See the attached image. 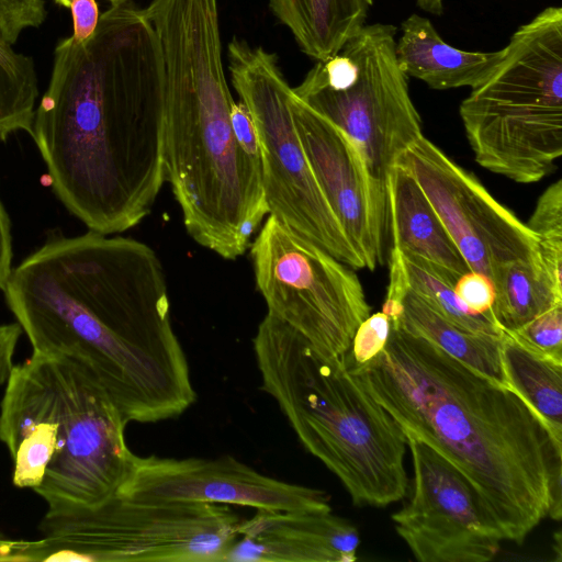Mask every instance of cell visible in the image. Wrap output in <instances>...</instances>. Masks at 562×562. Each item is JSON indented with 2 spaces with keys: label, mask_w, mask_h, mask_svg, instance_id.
<instances>
[{
  "label": "cell",
  "mask_w": 562,
  "mask_h": 562,
  "mask_svg": "<svg viewBox=\"0 0 562 562\" xmlns=\"http://www.w3.org/2000/svg\"><path fill=\"white\" fill-rule=\"evenodd\" d=\"M3 292L33 351L82 361L126 420L176 418L195 402L148 245L92 231L52 234L12 269Z\"/></svg>",
  "instance_id": "6da1fadb"
},
{
  "label": "cell",
  "mask_w": 562,
  "mask_h": 562,
  "mask_svg": "<svg viewBox=\"0 0 562 562\" xmlns=\"http://www.w3.org/2000/svg\"><path fill=\"white\" fill-rule=\"evenodd\" d=\"M32 135L50 187L90 231L111 235L147 216L166 181L156 34L128 1L93 34L60 40Z\"/></svg>",
  "instance_id": "7a4b0ae2"
},
{
  "label": "cell",
  "mask_w": 562,
  "mask_h": 562,
  "mask_svg": "<svg viewBox=\"0 0 562 562\" xmlns=\"http://www.w3.org/2000/svg\"><path fill=\"white\" fill-rule=\"evenodd\" d=\"M350 370L409 434L471 484L503 540L562 516V440L513 389L391 325L383 350Z\"/></svg>",
  "instance_id": "3957f363"
},
{
  "label": "cell",
  "mask_w": 562,
  "mask_h": 562,
  "mask_svg": "<svg viewBox=\"0 0 562 562\" xmlns=\"http://www.w3.org/2000/svg\"><path fill=\"white\" fill-rule=\"evenodd\" d=\"M164 101L165 175L189 235L234 260L269 214L261 164L236 140L217 0H151Z\"/></svg>",
  "instance_id": "277c9868"
},
{
  "label": "cell",
  "mask_w": 562,
  "mask_h": 562,
  "mask_svg": "<svg viewBox=\"0 0 562 562\" xmlns=\"http://www.w3.org/2000/svg\"><path fill=\"white\" fill-rule=\"evenodd\" d=\"M126 422L82 361L33 351L14 364L0 403V442L16 487L47 507L90 506L119 493L134 458Z\"/></svg>",
  "instance_id": "5b68a950"
},
{
  "label": "cell",
  "mask_w": 562,
  "mask_h": 562,
  "mask_svg": "<svg viewBox=\"0 0 562 562\" xmlns=\"http://www.w3.org/2000/svg\"><path fill=\"white\" fill-rule=\"evenodd\" d=\"M261 390L304 448L334 473L356 506L384 507L407 494L406 437L348 367L270 313L254 337Z\"/></svg>",
  "instance_id": "8992f818"
},
{
  "label": "cell",
  "mask_w": 562,
  "mask_h": 562,
  "mask_svg": "<svg viewBox=\"0 0 562 562\" xmlns=\"http://www.w3.org/2000/svg\"><path fill=\"white\" fill-rule=\"evenodd\" d=\"M493 75L460 104L476 162L519 183L541 180L562 154V8L521 25Z\"/></svg>",
  "instance_id": "52a82bcc"
},
{
  "label": "cell",
  "mask_w": 562,
  "mask_h": 562,
  "mask_svg": "<svg viewBox=\"0 0 562 562\" xmlns=\"http://www.w3.org/2000/svg\"><path fill=\"white\" fill-rule=\"evenodd\" d=\"M241 518L229 505L149 502L115 494L90 506L47 507L33 561L223 562Z\"/></svg>",
  "instance_id": "ba28073f"
},
{
  "label": "cell",
  "mask_w": 562,
  "mask_h": 562,
  "mask_svg": "<svg viewBox=\"0 0 562 562\" xmlns=\"http://www.w3.org/2000/svg\"><path fill=\"white\" fill-rule=\"evenodd\" d=\"M395 35L391 24L361 26L337 54L317 60L292 88L297 98L352 139L385 192L398 156L423 135L408 77L397 63Z\"/></svg>",
  "instance_id": "9c48e42d"
},
{
  "label": "cell",
  "mask_w": 562,
  "mask_h": 562,
  "mask_svg": "<svg viewBox=\"0 0 562 562\" xmlns=\"http://www.w3.org/2000/svg\"><path fill=\"white\" fill-rule=\"evenodd\" d=\"M227 56L233 86L257 128L269 214L337 260L364 268L313 173L290 106L292 87L277 56L237 37Z\"/></svg>",
  "instance_id": "30bf717a"
},
{
  "label": "cell",
  "mask_w": 562,
  "mask_h": 562,
  "mask_svg": "<svg viewBox=\"0 0 562 562\" xmlns=\"http://www.w3.org/2000/svg\"><path fill=\"white\" fill-rule=\"evenodd\" d=\"M249 247L268 313L323 352H348L358 326L370 315L351 267L270 214Z\"/></svg>",
  "instance_id": "8fae6325"
},
{
  "label": "cell",
  "mask_w": 562,
  "mask_h": 562,
  "mask_svg": "<svg viewBox=\"0 0 562 562\" xmlns=\"http://www.w3.org/2000/svg\"><path fill=\"white\" fill-rule=\"evenodd\" d=\"M396 164L413 175L471 271L492 281L504 262L541 260L528 226L424 135Z\"/></svg>",
  "instance_id": "7c38bea8"
},
{
  "label": "cell",
  "mask_w": 562,
  "mask_h": 562,
  "mask_svg": "<svg viewBox=\"0 0 562 562\" xmlns=\"http://www.w3.org/2000/svg\"><path fill=\"white\" fill-rule=\"evenodd\" d=\"M414 477L409 501L392 514L397 535L420 562H487L503 538L469 481L409 434Z\"/></svg>",
  "instance_id": "4fadbf2b"
},
{
  "label": "cell",
  "mask_w": 562,
  "mask_h": 562,
  "mask_svg": "<svg viewBox=\"0 0 562 562\" xmlns=\"http://www.w3.org/2000/svg\"><path fill=\"white\" fill-rule=\"evenodd\" d=\"M117 494L149 502L238 505L256 510H331L325 491L273 479L229 456L176 459L134 454Z\"/></svg>",
  "instance_id": "5bb4252c"
},
{
  "label": "cell",
  "mask_w": 562,
  "mask_h": 562,
  "mask_svg": "<svg viewBox=\"0 0 562 562\" xmlns=\"http://www.w3.org/2000/svg\"><path fill=\"white\" fill-rule=\"evenodd\" d=\"M290 106L322 193L364 268L373 270L382 259L389 225L386 192L374 181L359 148L341 128L293 91Z\"/></svg>",
  "instance_id": "9a60e30c"
},
{
  "label": "cell",
  "mask_w": 562,
  "mask_h": 562,
  "mask_svg": "<svg viewBox=\"0 0 562 562\" xmlns=\"http://www.w3.org/2000/svg\"><path fill=\"white\" fill-rule=\"evenodd\" d=\"M223 562H353L359 532L333 512L257 509L237 526Z\"/></svg>",
  "instance_id": "2e32d148"
},
{
  "label": "cell",
  "mask_w": 562,
  "mask_h": 562,
  "mask_svg": "<svg viewBox=\"0 0 562 562\" xmlns=\"http://www.w3.org/2000/svg\"><path fill=\"white\" fill-rule=\"evenodd\" d=\"M386 196L392 247L424 259L456 284L470 269L413 175L396 162Z\"/></svg>",
  "instance_id": "e0dca14e"
},
{
  "label": "cell",
  "mask_w": 562,
  "mask_h": 562,
  "mask_svg": "<svg viewBox=\"0 0 562 562\" xmlns=\"http://www.w3.org/2000/svg\"><path fill=\"white\" fill-rule=\"evenodd\" d=\"M401 29L395 45L401 69L435 90L477 88L493 75L505 54L504 48L495 52L456 48L441 38L428 19L417 13L403 21Z\"/></svg>",
  "instance_id": "ac0fdd59"
},
{
  "label": "cell",
  "mask_w": 562,
  "mask_h": 562,
  "mask_svg": "<svg viewBox=\"0 0 562 562\" xmlns=\"http://www.w3.org/2000/svg\"><path fill=\"white\" fill-rule=\"evenodd\" d=\"M372 0H269L272 13L316 60L337 54L364 25Z\"/></svg>",
  "instance_id": "d6986e66"
},
{
  "label": "cell",
  "mask_w": 562,
  "mask_h": 562,
  "mask_svg": "<svg viewBox=\"0 0 562 562\" xmlns=\"http://www.w3.org/2000/svg\"><path fill=\"white\" fill-rule=\"evenodd\" d=\"M425 338L471 369L509 387L502 363V335L464 329L436 312L420 296L408 291L398 318L391 323Z\"/></svg>",
  "instance_id": "ffe728a7"
},
{
  "label": "cell",
  "mask_w": 562,
  "mask_h": 562,
  "mask_svg": "<svg viewBox=\"0 0 562 562\" xmlns=\"http://www.w3.org/2000/svg\"><path fill=\"white\" fill-rule=\"evenodd\" d=\"M492 316L502 331L513 333L549 308L562 304L541 260H513L497 266L492 277Z\"/></svg>",
  "instance_id": "44dd1931"
},
{
  "label": "cell",
  "mask_w": 562,
  "mask_h": 562,
  "mask_svg": "<svg viewBox=\"0 0 562 562\" xmlns=\"http://www.w3.org/2000/svg\"><path fill=\"white\" fill-rule=\"evenodd\" d=\"M502 363L509 387L525 398L562 440V362L529 349L503 331Z\"/></svg>",
  "instance_id": "7402d4cb"
},
{
  "label": "cell",
  "mask_w": 562,
  "mask_h": 562,
  "mask_svg": "<svg viewBox=\"0 0 562 562\" xmlns=\"http://www.w3.org/2000/svg\"><path fill=\"white\" fill-rule=\"evenodd\" d=\"M37 97L34 59L15 50L0 33V140L27 125Z\"/></svg>",
  "instance_id": "603a6c76"
},
{
  "label": "cell",
  "mask_w": 562,
  "mask_h": 562,
  "mask_svg": "<svg viewBox=\"0 0 562 562\" xmlns=\"http://www.w3.org/2000/svg\"><path fill=\"white\" fill-rule=\"evenodd\" d=\"M401 254L409 290L436 312L451 323L474 333L503 334L493 318L470 311L457 295L454 284L427 261L414 255Z\"/></svg>",
  "instance_id": "cb8c5ba5"
},
{
  "label": "cell",
  "mask_w": 562,
  "mask_h": 562,
  "mask_svg": "<svg viewBox=\"0 0 562 562\" xmlns=\"http://www.w3.org/2000/svg\"><path fill=\"white\" fill-rule=\"evenodd\" d=\"M538 240L539 256L548 277L562 290V181L550 184L539 196L526 224Z\"/></svg>",
  "instance_id": "d4e9b609"
},
{
  "label": "cell",
  "mask_w": 562,
  "mask_h": 562,
  "mask_svg": "<svg viewBox=\"0 0 562 562\" xmlns=\"http://www.w3.org/2000/svg\"><path fill=\"white\" fill-rule=\"evenodd\" d=\"M507 334L529 349L562 362V304L549 308Z\"/></svg>",
  "instance_id": "484cf974"
},
{
  "label": "cell",
  "mask_w": 562,
  "mask_h": 562,
  "mask_svg": "<svg viewBox=\"0 0 562 562\" xmlns=\"http://www.w3.org/2000/svg\"><path fill=\"white\" fill-rule=\"evenodd\" d=\"M46 19L44 0H0V33L14 44L29 27H38Z\"/></svg>",
  "instance_id": "4316f807"
},
{
  "label": "cell",
  "mask_w": 562,
  "mask_h": 562,
  "mask_svg": "<svg viewBox=\"0 0 562 562\" xmlns=\"http://www.w3.org/2000/svg\"><path fill=\"white\" fill-rule=\"evenodd\" d=\"M391 331L390 317L381 312L369 315L357 328L349 355L357 364H362L379 355L386 345Z\"/></svg>",
  "instance_id": "83f0119b"
},
{
  "label": "cell",
  "mask_w": 562,
  "mask_h": 562,
  "mask_svg": "<svg viewBox=\"0 0 562 562\" xmlns=\"http://www.w3.org/2000/svg\"><path fill=\"white\" fill-rule=\"evenodd\" d=\"M454 291L470 311L493 318L494 285L486 276L469 270L457 280Z\"/></svg>",
  "instance_id": "f1b7e54d"
},
{
  "label": "cell",
  "mask_w": 562,
  "mask_h": 562,
  "mask_svg": "<svg viewBox=\"0 0 562 562\" xmlns=\"http://www.w3.org/2000/svg\"><path fill=\"white\" fill-rule=\"evenodd\" d=\"M389 276L390 280L382 312L390 317L392 323L398 318L402 312L403 301L409 291V284L402 254L393 247L390 254Z\"/></svg>",
  "instance_id": "f546056e"
},
{
  "label": "cell",
  "mask_w": 562,
  "mask_h": 562,
  "mask_svg": "<svg viewBox=\"0 0 562 562\" xmlns=\"http://www.w3.org/2000/svg\"><path fill=\"white\" fill-rule=\"evenodd\" d=\"M229 115L239 146L248 156L261 164L258 133L249 109L243 101H234Z\"/></svg>",
  "instance_id": "4dcf8cb0"
},
{
  "label": "cell",
  "mask_w": 562,
  "mask_h": 562,
  "mask_svg": "<svg viewBox=\"0 0 562 562\" xmlns=\"http://www.w3.org/2000/svg\"><path fill=\"white\" fill-rule=\"evenodd\" d=\"M72 14V36L82 42L89 38L97 29L100 15L95 0H72L70 3Z\"/></svg>",
  "instance_id": "1f68e13d"
},
{
  "label": "cell",
  "mask_w": 562,
  "mask_h": 562,
  "mask_svg": "<svg viewBox=\"0 0 562 562\" xmlns=\"http://www.w3.org/2000/svg\"><path fill=\"white\" fill-rule=\"evenodd\" d=\"M22 331L18 323L0 324V387L4 386L14 366L13 358Z\"/></svg>",
  "instance_id": "d6a6232c"
},
{
  "label": "cell",
  "mask_w": 562,
  "mask_h": 562,
  "mask_svg": "<svg viewBox=\"0 0 562 562\" xmlns=\"http://www.w3.org/2000/svg\"><path fill=\"white\" fill-rule=\"evenodd\" d=\"M12 238L9 215L0 200V289L3 290L12 272Z\"/></svg>",
  "instance_id": "836d02e7"
},
{
  "label": "cell",
  "mask_w": 562,
  "mask_h": 562,
  "mask_svg": "<svg viewBox=\"0 0 562 562\" xmlns=\"http://www.w3.org/2000/svg\"><path fill=\"white\" fill-rule=\"evenodd\" d=\"M422 10L432 13L441 14L443 8V0H416Z\"/></svg>",
  "instance_id": "e575fe53"
},
{
  "label": "cell",
  "mask_w": 562,
  "mask_h": 562,
  "mask_svg": "<svg viewBox=\"0 0 562 562\" xmlns=\"http://www.w3.org/2000/svg\"><path fill=\"white\" fill-rule=\"evenodd\" d=\"M57 4L69 8L72 0H54Z\"/></svg>",
  "instance_id": "d590c367"
},
{
  "label": "cell",
  "mask_w": 562,
  "mask_h": 562,
  "mask_svg": "<svg viewBox=\"0 0 562 562\" xmlns=\"http://www.w3.org/2000/svg\"><path fill=\"white\" fill-rule=\"evenodd\" d=\"M111 5H119V4H123L125 2H127L128 0H108Z\"/></svg>",
  "instance_id": "8d00e7d4"
}]
</instances>
